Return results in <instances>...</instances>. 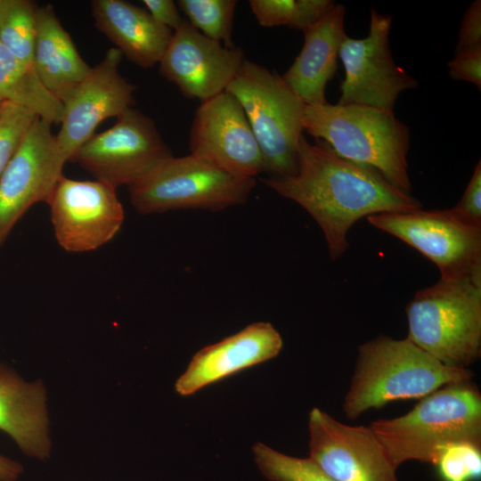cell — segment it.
<instances>
[{"mask_svg": "<svg viewBox=\"0 0 481 481\" xmlns=\"http://www.w3.org/2000/svg\"><path fill=\"white\" fill-rule=\"evenodd\" d=\"M262 181L309 213L324 234L331 259L345 253L347 232L361 218L421 208L416 198L375 169L338 155L322 141L313 144L304 135L295 173Z\"/></svg>", "mask_w": 481, "mask_h": 481, "instance_id": "1", "label": "cell"}, {"mask_svg": "<svg viewBox=\"0 0 481 481\" xmlns=\"http://www.w3.org/2000/svg\"><path fill=\"white\" fill-rule=\"evenodd\" d=\"M472 377L469 369L448 367L407 338L380 336L359 346L342 408L346 418L354 420L390 402L421 399Z\"/></svg>", "mask_w": 481, "mask_h": 481, "instance_id": "2", "label": "cell"}, {"mask_svg": "<svg viewBox=\"0 0 481 481\" xmlns=\"http://www.w3.org/2000/svg\"><path fill=\"white\" fill-rule=\"evenodd\" d=\"M303 129L338 155L378 171L411 193L407 154L410 132L393 110L366 105H306Z\"/></svg>", "mask_w": 481, "mask_h": 481, "instance_id": "3", "label": "cell"}, {"mask_svg": "<svg viewBox=\"0 0 481 481\" xmlns=\"http://www.w3.org/2000/svg\"><path fill=\"white\" fill-rule=\"evenodd\" d=\"M370 428L396 468L408 461L435 465L448 444H481V395L470 381L447 385L407 413L374 420Z\"/></svg>", "mask_w": 481, "mask_h": 481, "instance_id": "4", "label": "cell"}, {"mask_svg": "<svg viewBox=\"0 0 481 481\" xmlns=\"http://www.w3.org/2000/svg\"><path fill=\"white\" fill-rule=\"evenodd\" d=\"M406 314L408 339L448 367L469 369L481 354V271L417 291Z\"/></svg>", "mask_w": 481, "mask_h": 481, "instance_id": "5", "label": "cell"}, {"mask_svg": "<svg viewBox=\"0 0 481 481\" xmlns=\"http://www.w3.org/2000/svg\"><path fill=\"white\" fill-rule=\"evenodd\" d=\"M240 104L270 176L295 173L306 103L281 76L244 60L225 89Z\"/></svg>", "mask_w": 481, "mask_h": 481, "instance_id": "6", "label": "cell"}, {"mask_svg": "<svg viewBox=\"0 0 481 481\" xmlns=\"http://www.w3.org/2000/svg\"><path fill=\"white\" fill-rule=\"evenodd\" d=\"M256 185L189 154L165 159L128 187L131 204L141 214L180 208L218 211L243 204Z\"/></svg>", "mask_w": 481, "mask_h": 481, "instance_id": "7", "label": "cell"}, {"mask_svg": "<svg viewBox=\"0 0 481 481\" xmlns=\"http://www.w3.org/2000/svg\"><path fill=\"white\" fill-rule=\"evenodd\" d=\"M367 220L431 260L442 279L481 271V225L462 219L452 208L382 213Z\"/></svg>", "mask_w": 481, "mask_h": 481, "instance_id": "8", "label": "cell"}, {"mask_svg": "<svg viewBox=\"0 0 481 481\" xmlns=\"http://www.w3.org/2000/svg\"><path fill=\"white\" fill-rule=\"evenodd\" d=\"M172 156L154 121L131 107L110 128L92 136L71 161L117 189L133 185Z\"/></svg>", "mask_w": 481, "mask_h": 481, "instance_id": "9", "label": "cell"}, {"mask_svg": "<svg viewBox=\"0 0 481 481\" xmlns=\"http://www.w3.org/2000/svg\"><path fill=\"white\" fill-rule=\"evenodd\" d=\"M391 17L371 11L369 34L364 38L347 36L338 58L345 68L338 104H358L393 110L399 94L417 87V80L394 61L389 49Z\"/></svg>", "mask_w": 481, "mask_h": 481, "instance_id": "10", "label": "cell"}, {"mask_svg": "<svg viewBox=\"0 0 481 481\" xmlns=\"http://www.w3.org/2000/svg\"><path fill=\"white\" fill-rule=\"evenodd\" d=\"M60 246L70 252L94 250L110 241L125 218L116 188L61 176L48 201Z\"/></svg>", "mask_w": 481, "mask_h": 481, "instance_id": "11", "label": "cell"}, {"mask_svg": "<svg viewBox=\"0 0 481 481\" xmlns=\"http://www.w3.org/2000/svg\"><path fill=\"white\" fill-rule=\"evenodd\" d=\"M190 154L230 175L254 178L265 172L258 143L234 96L224 91L200 102L192 122Z\"/></svg>", "mask_w": 481, "mask_h": 481, "instance_id": "12", "label": "cell"}, {"mask_svg": "<svg viewBox=\"0 0 481 481\" xmlns=\"http://www.w3.org/2000/svg\"><path fill=\"white\" fill-rule=\"evenodd\" d=\"M65 163L51 124L37 118L0 178V247L31 206L48 203Z\"/></svg>", "mask_w": 481, "mask_h": 481, "instance_id": "13", "label": "cell"}, {"mask_svg": "<svg viewBox=\"0 0 481 481\" xmlns=\"http://www.w3.org/2000/svg\"><path fill=\"white\" fill-rule=\"evenodd\" d=\"M309 457L335 481H398L397 468L370 427L350 426L314 407Z\"/></svg>", "mask_w": 481, "mask_h": 481, "instance_id": "14", "label": "cell"}, {"mask_svg": "<svg viewBox=\"0 0 481 481\" xmlns=\"http://www.w3.org/2000/svg\"><path fill=\"white\" fill-rule=\"evenodd\" d=\"M121 59L118 49H109L63 102L56 142L65 162L94 135L101 122L118 118L134 104L135 87L119 73Z\"/></svg>", "mask_w": 481, "mask_h": 481, "instance_id": "15", "label": "cell"}, {"mask_svg": "<svg viewBox=\"0 0 481 481\" xmlns=\"http://www.w3.org/2000/svg\"><path fill=\"white\" fill-rule=\"evenodd\" d=\"M243 51L212 40L184 19L159 61V72L200 102L225 91L244 61Z\"/></svg>", "mask_w": 481, "mask_h": 481, "instance_id": "16", "label": "cell"}, {"mask_svg": "<svg viewBox=\"0 0 481 481\" xmlns=\"http://www.w3.org/2000/svg\"><path fill=\"white\" fill-rule=\"evenodd\" d=\"M282 338L269 322H258L203 347L175 381V391L191 395L209 384L278 355Z\"/></svg>", "mask_w": 481, "mask_h": 481, "instance_id": "17", "label": "cell"}, {"mask_svg": "<svg viewBox=\"0 0 481 481\" xmlns=\"http://www.w3.org/2000/svg\"><path fill=\"white\" fill-rule=\"evenodd\" d=\"M345 13L342 4H335L322 18L303 30V47L281 76L307 105L327 102L325 88L336 73L339 49L346 37Z\"/></svg>", "mask_w": 481, "mask_h": 481, "instance_id": "18", "label": "cell"}, {"mask_svg": "<svg viewBox=\"0 0 481 481\" xmlns=\"http://www.w3.org/2000/svg\"><path fill=\"white\" fill-rule=\"evenodd\" d=\"M0 430L28 456L44 460L51 451L46 391L40 380L25 381L0 364Z\"/></svg>", "mask_w": 481, "mask_h": 481, "instance_id": "19", "label": "cell"}, {"mask_svg": "<svg viewBox=\"0 0 481 481\" xmlns=\"http://www.w3.org/2000/svg\"><path fill=\"white\" fill-rule=\"evenodd\" d=\"M96 28L122 55L143 69L159 63L174 31L156 22L146 9L123 0H94Z\"/></svg>", "mask_w": 481, "mask_h": 481, "instance_id": "20", "label": "cell"}, {"mask_svg": "<svg viewBox=\"0 0 481 481\" xmlns=\"http://www.w3.org/2000/svg\"><path fill=\"white\" fill-rule=\"evenodd\" d=\"M37 18L33 67L43 86L63 103L91 67L80 56L51 4L38 7Z\"/></svg>", "mask_w": 481, "mask_h": 481, "instance_id": "21", "label": "cell"}, {"mask_svg": "<svg viewBox=\"0 0 481 481\" xmlns=\"http://www.w3.org/2000/svg\"><path fill=\"white\" fill-rule=\"evenodd\" d=\"M10 102L39 118L60 124L63 103L39 80L33 65L16 58L0 43V102Z\"/></svg>", "mask_w": 481, "mask_h": 481, "instance_id": "22", "label": "cell"}, {"mask_svg": "<svg viewBox=\"0 0 481 481\" xmlns=\"http://www.w3.org/2000/svg\"><path fill=\"white\" fill-rule=\"evenodd\" d=\"M38 6L30 0H3L0 43L21 61L33 65Z\"/></svg>", "mask_w": 481, "mask_h": 481, "instance_id": "23", "label": "cell"}, {"mask_svg": "<svg viewBox=\"0 0 481 481\" xmlns=\"http://www.w3.org/2000/svg\"><path fill=\"white\" fill-rule=\"evenodd\" d=\"M249 4L262 27L288 26L303 31L336 4L331 0H249Z\"/></svg>", "mask_w": 481, "mask_h": 481, "instance_id": "24", "label": "cell"}, {"mask_svg": "<svg viewBox=\"0 0 481 481\" xmlns=\"http://www.w3.org/2000/svg\"><path fill=\"white\" fill-rule=\"evenodd\" d=\"M177 6L189 23L207 37L227 47L232 42L235 0H178Z\"/></svg>", "mask_w": 481, "mask_h": 481, "instance_id": "25", "label": "cell"}, {"mask_svg": "<svg viewBox=\"0 0 481 481\" xmlns=\"http://www.w3.org/2000/svg\"><path fill=\"white\" fill-rule=\"evenodd\" d=\"M257 465L272 481H335L314 461L292 457L261 442L253 446Z\"/></svg>", "mask_w": 481, "mask_h": 481, "instance_id": "26", "label": "cell"}, {"mask_svg": "<svg viewBox=\"0 0 481 481\" xmlns=\"http://www.w3.org/2000/svg\"><path fill=\"white\" fill-rule=\"evenodd\" d=\"M434 466L441 481H477L481 477V444L471 442L448 444Z\"/></svg>", "mask_w": 481, "mask_h": 481, "instance_id": "27", "label": "cell"}, {"mask_svg": "<svg viewBox=\"0 0 481 481\" xmlns=\"http://www.w3.org/2000/svg\"><path fill=\"white\" fill-rule=\"evenodd\" d=\"M37 118L22 107L6 102L1 103L0 178Z\"/></svg>", "mask_w": 481, "mask_h": 481, "instance_id": "28", "label": "cell"}, {"mask_svg": "<svg viewBox=\"0 0 481 481\" xmlns=\"http://www.w3.org/2000/svg\"><path fill=\"white\" fill-rule=\"evenodd\" d=\"M449 75L481 88V45L455 53L448 62Z\"/></svg>", "mask_w": 481, "mask_h": 481, "instance_id": "29", "label": "cell"}, {"mask_svg": "<svg viewBox=\"0 0 481 481\" xmlns=\"http://www.w3.org/2000/svg\"><path fill=\"white\" fill-rule=\"evenodd\" d=\"M452 209L462 219L481 225V161L476 165L471 179L460 201Z\"/></svg>", "mask_w": 481, "mask_h": 481, "instance_id": "30", "label": "cell"}, {"mask_svg": "<svg viewBox=\"0 0 481 481\" xmlns=\"http://www.w3.org/2000/svg\"><path fill=\"white\" fill-rule=\"evenodd\" d=\"M481 45V1L475 0L466 10L455 53Z\"/></svg>", "mask_w": 481, "mask_h": 481, "instance_id": "31", "label": "cell"}, {"mask_svg": "<svg viewBox=\"0 0 481 481\" xmlns=\"http://www.w3.org/2000/svg\"><path fill=\"white\" fill-rule=\"evenodd\" d=\"M143 4L156 22L173 31L177 29L184 20L179 13L177 4L172 0H143Z\"/></svg>", "mask_w": 481, "mask_h": 481, "instance_id": "32", "label": "cell"}, {"mask_svg": "<svg viewBox=\"0 0 481 481\" xmlns=\"http://www.w3.org/2000/svg\"><path fill=\"white\" fill-rule=\"evenodd\" d=\"M22 471L19 462L0 454V481H16Z\"/></svg>", "mask_w": 481, "mask_h": 481, "instance_id": "33", "label": "cell"}, {"mask_svg": "<svg viewBox=\"0 0 481 481\" xmlns=\"http://www.w3.org/2000/svg\"><path fill=\"white\" fill-rule=\"evenodd\" d=\"M2 1H3V0H0V5H1V4H2Z\"/></svg>", "mask_w": 481, "mask_h": 481, "instance_id": "34", "label": "cell"}, {"mask_svg": "<svg viewBox=\"0 0 481 481\" xmlns=\"http://www.w3.org/2000/svg\"><path fill=\"white\" fill-rule=\"evenodd\" d=\"M2 102H0V105H1Z\"/></svg>", "mask_w": 481, "mask_h": 481, "instance_id": "35", "label": "cell"}]
</instances>
